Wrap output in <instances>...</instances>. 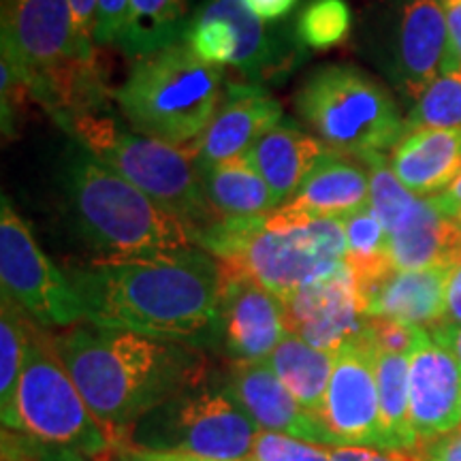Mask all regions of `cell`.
I'll return each instance as SVG.
<instances>
[{
	"label": "cell",
	"instance_id": "1",
	"mask_svg": "<svg viewBox=\"0 0 461 461\" xmlns=\"http://www.w3.org/2000/svg\"><path fill=\"white\" fill-rule=\"evenodd\" d=\"M67 274L92 325L190 346L221 339L222 272L201 248L157 258L90 261Z\"/></svg>",
	"mask_w": 461,
	"mask_h": 461
},
{
	"label": "cell",
	"instance_id": "2",
	"mask_svg": "<svg viewBox=\"0 0 461 461\" xmlns=\"http://www.w3.org/2000/svg\"><path fill=\"white\" fill-rule=\"evenodd\" d=\"M50 339L92 414L120 442L143 414L205 378V357L197 346L173 339L88 321L50 333Z\"/></svg>",
	"mask_w": 461,
	"mask_h": 461
},
{
	"label": "cell",
	"instance_id": "3",
	"mask_svg": "<svg viewBox=\"0 0 461 461\" xmlns=\"http://www.w3.org/2000/svg\"><path fill=\"white\" fill-rule=\"evenodd\" d=\"M58 186L75 233L95 261L157 258L199 248L194 230L120 173L71 141L58 167Z\"/></svg>",
	"mask_w": 461,
	"mask_h": 461
},
{
	"label": "cell",
	"instance_id": "4",
	"mask_svg": "<svg viewBox=\"0 0 461 461\" xmlns=\"http://www.w3.org/2000/svg\"><path fill=\"white\" fill-rule=\"evenodd\" d=\"M194 241L224 272L255 280L280 299L339 272L346 257L342 218H314L285 230L267 229L265 218H222L197 230Z\"/></svg>",
	"mask_w": 461,
	"mask_h": 461
},
{
	"label": "cell",
	"instance_id": "5",
	"mask_svg": "<svg viewBox=\"0 0 461 461\" xmlns=\"http://www.w3.org/2000/svg\"><path fill=\"white\" fill-rule=\"evenodd\" d=\"M222 90L221 68L199 60L180 41L132 60L113 99L132 131L188 148L214 118Z\"/></svg>",
	"mask_w": 461,
	"mask_h": 461
},
{
	"label": "cell",
	"instance_id": "6",
	"mask_svg": "<svg viewBox=\"0 0 461 461\" xmlns=\"http://www.w3.org/2000/svg\"><path fill=\"white\" fill-rule=\"evenodd\" d=\"M67 132L158 207L186 222L194 235L222 221L210 205L190 149L126 129L112 107L79 115Z\"/></svg>",
	"mask_w": 461,
	"mask_h": 461
},
{
	"label": "cell",
	"instance_id": "7",
	"mask_svg": "<svg viewBox=\"0 0 461 461\" xmlns=\"http://www.w3.org/2000/svg\"><path fill=\"white\" fill-rule=\"evenodd\" d=\"M295 112L333 152L363 160L393 152L406 129L387 88L353 65H325L295 92Z\"/></svg>",
	"mask_w": 461,
	"mask_h": 461
},
{
	"label": "cell",
	"instance_id": "8",
	"mask_svg": "<svg viewBox=\"0 0 461 461\" xmlns=\"http://www.w3.org/2000/svg\"><path fill=\"white\" fill-rule=\"evenodd\" d=\"M258 434V425L233 395L199 384L135 420L122 445L203 461H248Z\"/></svg>",
	"mask_w": 461,
	"mask_h": 461
},
{
	"label": "cell",
	"instance_id": "9",
	"mask_svg": "<svg viewBox=\"0 0 461 461\" xmlns=\"http://www.w3.org/2000/svg\"><path fill=\"white\" fill-rule=\"evenodd\" d=\"M22 434L73 448L90 459H101L122 445L107 425L92 414L65 363L54 350L50 333L34 325L17 395Z\"/></svg>",
	"mask_w": 461,
	"mask_h": 461
},
{
	"label": "cell",
	"instance_id": "10",
	"mask_svg": "<svg viewBox=\"0 0 461 461\" xmlns=\"http://www.w3.org/2000/svg\"><path fill=\"white\" fill-rule=\"evenodd\" d=\"M184 43L207 65L233 67L261 86L286 75L302 56V45L265 26L244 0H205L188 20Z\"/></svg>",
	"mask_w": 461,
	"mask_h": 461
},
{
	"label": "cell",
	"instance_id": "11",
	"mask_svg": "<svg viewBox=\"0 0 461 461\" xmlns=\"http://www.w3.org/2000/svg\"><path fill=\"white\" fill-rule=\"evenodd\" d=\"M0 282L3 295L41 330H68L84 321L68 274L50 261L7 197L0 210Z\"/></svg>",
	"mask_w": 461,
	"mask_h": 461
},
{
	"label": "cell",
	"instance_id": "12",
	"mask_svg": "<svg viewBox=\"0 0 461 461\" xmlns=\"http://www.w3.org/2000/svg\"><path fill=\"white\" fill-rule=\"evenodd\" d=\"M322 423L338 447H367L387 451L376 383V346L366 333L336 353V363L322 408Z\"/></svg>",
	"mask_w": 461,
	"mask_h": 461
},
{
	"label": "cell",
	"instance_id": "13",
	"mask_svg": "<svg viewBox=\"0 0 461 461\" xmlns=\"http://www.w3.org/2000/svg\"><path fill=\"white\" fill-rule=\"evenodd\" d=\"M95 54L75 37L68 0H5L3 58L14 62L26 84L75 58Z\"/></svg>",
	"mask_w": 461,
	"mask_h": 461
},
{
	"label": "cell",
	"instance_id": "14",
	"mask_svg": "<svg viewBox=\"0 0 461 461\" xmlns=\"http://www.w3.org/2000/svg\"><path fill=\"white\" fill-rule=\"evenodd\" d=\"M448 31L445 0H391L389 75L406 99L417 103L442 73Z\"/></svg>",
	"mask_w": 461,
	"mask_h": 461
},
{
	"label": "cell",
	"instance_id": "15",
	"mask_svg": "<svg viewBox=\"0 0 461 461\" xmlns=\"http://www.w3.org/2000/svg\"><path fill=\"white\" fill-rule=\"evenodd\" d=\"M282 303L288 333L327 353H338L342 346L366 333L367 319L346 263L330 278L302 286L282 299Z\"/></svg>",
	"mask_w": 461,
	"mask_h": 461
},
{
	"label": "cell",
	"instance_id": "16",
	"mask_svg": "<svg viewBox=\"0 0 461 461\" xmlns=\"http://www.w3.org/2000/svg\"><path fill=\"white\" fill-rule=\"evenodd\" d=\"M282 120V105L261 84H250L246 79L229 82L224 84L222 99L212 122L186 149L194 157L199 171L205 173L230 158L244 157L258 137Z\"/></svg>",
	"mask_w": 461,
	"mask_h": 461
},
{
	"label": "cell",
	"instance_id": "17",
	"mask_svg": "<svg viewBox=\"0 0 461 461\" xmlns=\"http://www.w3.org/2000/svg\"><path fill=\"white\" fill-rule=\"evenodd\" d=\"M221 272L224 350L235 363H265L288 336L285 303L255 280Z\"/></svg>",
	"mask_w": 461,
	"mask_h": 461
},
{
	"label": "cell",
	"instance_id": "18",
	"mask_svg": "<svg viewBox=\"0 0 461 461\" xmlns=\"http://www.w3.org/2000/svg\"><path fill=\"white\" fill-rule=\"evenodd\" d=\"M408 389L411 423L419 445L461 428V366L429 330L411 353Z\"/></svg>",
	"mask_w": 461,
	"mask_h": 461
},
{
	"label": "cell",
	"instance_id": "19",
	"mask_svg": "<svg viewBox=\"0 0 461 461\" xmlns=\"http://www.w3.org/2000/svg\"><path fill=\"white\" fill-rule=\"evenodd\" d=\"M363 165L353 157L330 154L286 203L265 216V227L285 230L314 218H346L370 205V171Z\"/></svg>",
	"mask_w": 461,
	"mask_h": 461
},
{
	"label": "cell",
	"instance_id": "20",
	"mask_svg": "<svg viewBox=\"0 0 461 461\" xmlns=\"http://www.w3.org/2000/svg\"><path fill=\"white\" fill-rule=\"evenodd\" d=\"M261 431L291 436L321 447H338L325 423L305 412L267 363H235L222 384Z\"/></svg>",
	"mask_w": 461,
	"mask_h": 461
},
{
	"label": "cell",
	"instance_id": "21",
	"mask_svg": "<svg viewBox=\"0 0 461 461\" xmlns=\"http://www.w3.org/2000/svg\"><path fill=\"white\" fill-rule=\"evenodd\" d=\"M384 229L395 269H455L461 263V227L431 199L414 194Z\"/></svg>",
	"mask_w": 461,
	"mask_h": 461
},
{
	"label": "cell",
	"instance_id": "22",
	"mask_svg": "<svg viewBox=\"0 0 461 461\" xmlns=\"http://www.w3.org/2000/svg\"><path fill=\"white\" fill-rule=\"evenodd\" d=\"M453 269H393L361 295L366 319H389L403 325H440L447 312V286Z\"/></svg>",
	"mask_w": 461,
	"mask_h": 461
},
{
	"label": "cell",
	"instance_id": "23",
	"mask_svg": "<svg viewBox=\"0 0 461 461\" xmlns=\"http://www.w3.org/2000/svg\"><path fill=\"white\" fill-rule=\"evenodd\" d=\"M330 154L333 149L319 137L302 131L291 120H282L272 131L258 137L244 157L261 173L280 207Z\"/></svg>",
	"mask_w": 461,
	"mask_h": 461
},
{
	"label": "cell",
	"instance_id": "24",
	"mask_svg": "<svg viewBox=\"0 0 461 461\" xmlns=\"http://www.w3.org/2000/svg\"><path fill=\"white\" fill-rule=\"evenodd\" d=\"M389 163L403 188L417 197L445 193L461 176V126L408 132L389 154Z\"/></svg>",
	"mask_w": 461,
	"mask_h": 461
},
{
	"label": "cell",
	"instance_id": "25",
	"mask_svg": "<svg viewBox=\"0 0 461 461\" xmlns=\"http://www.w3.org/2000/svg\"><path fill=\"white\" fill-rule=\"evenodd\" d=\"M265 363L288 389V393L299 402V406L322 420L336 353L314 348L305 339L288 333Z\"/></svg>",
	"mask_w": 461,
	"mask_h": 461
},
{
	"label": "cell",
	"instance_id": "26",
	"mask_svg": "<svg viewBox=\"0 0 461 461\" xmlns=\"http://www.w3.org/2000/svg\"><path fill=\"white\" fill-rule=\"evenodd\" d=\"M210 205L221 218H265L278 207L272 188L246 157L201 173Z\"/></svg>",
	"mask_w": 461,
	"mask_h": 461
},
{
	"label": "cell",
	"instance_id": "27",
	"mask_svg": "<svg viewBox=\"0 0 461 461\" xmlns=\"http://www.w3.org/2000/svg\"><path fill=\"white\" fill-rule=\"evenodd\" d=\"M188 0H129V14L115 48L129 60L184 41Z\"/></svg>",
	"mask_w": 461,
	"mask_h": 461
},
{
	"label": "cell",
	"instance_id": "28",
	"mask_svg": "<svg viewBox=\"0 0 461 461\" xmlns=\"http://www.w3.org/2000/svg\"><path fill=\"white\" fill-rule=\"evenodd\" d=\"M411 355L380 353L376 350V383L387 451L417 453L419 440L411 423Z\"/></svg>",
	"mask_w": 461,
	"mask_h": 461
},
{
	"label": "cell",
	"instance_id": "29",
	"mask_svg": "<svg viewBox=\"0 0 461 461\" xmlns=\"http://www.w3.org/2000/svg\"><path fill=\"white\" fill-rule=\"evenodd\" d=\"M342 224L346 238L344 263L353 274L357 295L361 299L367 288L395 269L391 261L389 233L370 205L342 218Z\"/></svg>",
	"mask_w": 461,
	"mask_h": 461
},
{
	"label": "cell",
	"instance_id": "30",
	"mask_svg": "<svg viewBox=\"0 0 461 461\" xmlns=\"http://www.w3.org/2000/svg\"><path fill=\"white\" fill-rule=\"evenodd\" d=\"M32 327L34 322L9 297L3 295V308H0V419H3V429H22L17 395H20L22 372H24Z\"/></svg>",
	"mask_w": 461,
	"mask_h": 461
},
{
	"label": "cell",
	"instance_id": "31",
	"mask_svg": "<svg viewBox=\"0 0 461 461\" xmlns=\"http://www.w3.org/2000/svg\"><path fill=\"white\" fill-rule=\"evenodd\" d=\"M461 126V67L445 68L429 88L419 96L406 120L403 129L417 131H447Z\"/></svg>",
	"mask_w": 461,
	"mask_h": 461
},
{
	"label": "cell",
	"instance_id": "32",
	"mask_svg": "<svg viewBox=\"0 0 461 461\" xmlns=\"http://www.w3.org/2000/svg\"><path fill=\"white\" fill-rule=\"evenodd\" d=\"M353 28V11L346 0H310L295 24V41L302 48L327 51L342 45Z\"/></svg>",
	"mask_w": 461,
	"mask_h": 461
},
{
	"label": "cell",
	"instance_id": "33",
	"mask_svg": "<svg viewBox=\"0 0 461 461\" xmlns=\"http://www.w3.org/2000/svg\"><path fill=\"white\" fill-rule=\"evenodd\" d=\"M248 461H331V453L330 447L312 445L274 431H261Z\"/></svg>",
	"mask_w": 461,
	"mask_h": 461
},
{
	"label": "cell",
	"instance_id": "34",
	"mask_svg": "<svg viewBox=\"0 0 461 461\" xmlns=\"http://www.w3.org/2000/svg\"><path fill=\"white\" fill-rule=\"evenodd\" d=\"M3 461H95L73 448L48 445L22 431L3 429Z\"/></svg>",
	"mask_w": 461,
	"mask_h": 461
},
{
	"label": "cell",
	"instance_id": "35",
	"mask_svg": "<svg viewBox=\"0 0 461 461\" xmlns=\"http://www.w3.org/2000/svg\"><path fill=\"white\" fill-rule=\"evenodd\" d=\"M423 327L403 325L389 319H367V336L380 353L411 355L423 336Z\"/></svg>",
	"mask_w": 461,
	"mask_h": 461
},
{
	"label": "cell",
	"instance_id": "36",
	"mask_svg": "<svg viewBox=\"0 0 461 461\" xmlns=\"http://www.w3.org/2000/svg\"><path fill=\"white\" fill-rule=\"evenodd\" d=\"M129 0H99L95 26V45H118L122 34Z\"/></svg>",
	"mask_w": 461,
	"mask_h": 461
},
{
	"label": "cell",
	"instance_id": "37",
	"mask_svg": "<svg viewBox=\"0 0 461 461\" xmlns=\"http://www.w3.org/2000/svg\"><path fill=\"white\" fill-rule=\"evenodd\" d=\"M73 15V31L77 37L79 45L86 51L95 50V26H96V9H99V0H68Z\"/></svg>",
	"mask_w": 461,
	"mask_h": 461
},
{
	"label": "cell",
	"instance_id": "38",
	"mask_svg": "<svg viewBox=\"0 0 461 461\" xmlns=\"http://www.w3.org/2000/svg\"><path fill=\"white\" fill-rule=\"evenodd\" d=\"M417 461H461V428L451 434L423 442L414 453Z\"/></svg>",
	"mask_w": 461,
	"mask_h": 461
},
{
	"label": "cell",
	"instance_id": "39",
	"mask_svg": "<svg viewBox=\"0 0 461 461\" xmlns=\"http://www.w3.org/2000/svg\"><path fill=\"white\" fill-rule=\"evenodd\" d=\"M447 14V31H448V48L445 68L461 67V0H445Z\"/></svg>",
	"mask_w": 461,
	"mask_h": 461
},
{
	"label": "cell",
	"instance_id": "40",
	"mask_svg": "<svg viewBox=\"0 0 461 461\" xmlns=\"http://www.w3.org/2000/svg\"><path fill=\"white\" fill-rule=\"evenodd\" d=\"M331 461H417L414 453L378 451L367 447H333L330 448Z\"/></svg>",
	"mask_w": 461,
	"mask_h": 461
},
{
	"label": "cell",
	"instance_id": "41",
	"mask_svg": "<svg viewBox=\"0 0 461 461\" xmlns=\"http://www.w3.org/2000/svg\"><path fill=\"white\" fill-rule=\"evenodd\" d=\"M96 461H203L188 457V455L177 453H160V451H146V448H137L131 445H118L109 451L105 457Z\"/></svg>",
	"mask_w": 461,
	"mask_h": 461
},
{
	"label": "cell",
	"instance_id": "42",
	"mask_svg": "<svg viewBox=\"0 0 461 461\" xmlns=\"http://www.w3.org/2000/svg\"><path fill=\"white\" fill-rule=\"evenodd\" d=\"M244 3L263 22H276L291 14L299 0H244Z\"/></svg>",
	"mask_w": 461,
	"mask_h": 461
},
{
	"label": "cell",
	"instance_id": "43",
	"mask_svg": "<svg viewBox=\"0 0 461 461\" xmlns=\"http://www.w3.org/2000/svg\"><path fill=\"white\" fill-rule=\"evenodd\" d=\"M431 201H434L442 214L461 224V176L445 190V193L431 197Z\"/></svg>",
	"mask_w": 461,
	"mask_h": 461
},
{
	"label": "cell",
	"instance_id": "44",
	"mask_svg": "<svg viewBox=\"0 0 461 461\" xmlns=\"http://www.w3.org/2000/svg\"><path fill=\"white\" fill-rule=\"evenodd\" d=\"M442 322L461 325V263L448 276L447 286V312Z\"/></svg>",
	"mask_w": 461,
	"mask_h": 461
},
{
	"label": "cell",
	"instance_id": "45",
	"mask_svg": "<svg viewBox=\"0 0 461 461\" xmlns=\"http://www.w3.org/2000/svg\"><path fill=\"white\" fill-rule=\"evenodd\" d=\"M434 339H438L442 346H447L451 350L455 359L461 366V325H453V322H440V325L431 327L429 330Z\"/></svg>",
	"mask_w": 461,
	"mask_h": 461
},
{
	"label": "cell",
	"instance_id": "46",
	"mask_svg": "<svg viewBox=\"0 0 461 461\" xmlns=\"http://www.w3.org/2000/svg\"><path fill=\"white\" fill-rule=\"evenodd\" d=\"M459 227H461V224H459Z\"/></svg>",
	"mask_w": 461,
	"mask_h": 461
}]
</instances>
